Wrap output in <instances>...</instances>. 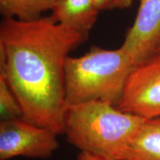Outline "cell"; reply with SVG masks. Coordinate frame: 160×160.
Returning <instances> with one entry per match:
<instances>
[{
  "instance_id": "1",
  "label": "cell",
  "mask_w": 160,
  "mask_h": 160,
  "mask_svg": "<svg viewBox=\"0 0 160 160\" xmlns=\"http://www.w3.org/2000/svg\"><path fill=\"white\" fill-rule=\"evenodd\" d=\"M87 37L50 17L31 21L3 18L0 75L17 97L24 119L58 134L64 133L65 59Z\"/></svg>"
},
{
  "instance_id": "2",
  "label": "cell",
  "mask_w": 160,
  "mask_h": 160,
  "mask_svg": "<svg viewBox=\"0 0 160 160\" xmlns=\"http://www.w3.org/2000/svg\"><path fill=\"white\" fill-rule=\"evenodd\" d=\"M145 120L107 102H89L68 106L64 133L81 152L104 160H125Z\"/></svg>"
},
{
  "instance_id": "3",
  "label": "cell",
  "mask_w": 160,
  "mask_h": 160,
  "mask_svg": "<svg viewBox=\"0 0 160 160\" xmlns=\"http://www.w3.org/2000/svg\"><path fill=\"white\" fill-rule=\"evenodd\" d=\"M135 66L120 48L107 50L93 46L82 57L68 56L64 68L67 107L93 101L117 106Z\"/></svg>"
},
{
  "instance_id": "4",
  "label": "cell",
  "mask_w": 160,
  "mask_h": 160,
  "mask_svg": "<svg viewBox=\"0 0 160 160\" xmlns=\"http://www.w3.org/2000/svg\"><path fill=\"white\" fill-rule=\"evenodd\" d=\"M117 108L144 119L160 117V50L133 68Z\"/></svg>"
},
{
  "instance_id": "5",
  "label": "cell",
  "mask_w": 160,
  "mask_h": 160,
  "mask_svg": "<svg viewBox=\"0 0 160 160\" xmlns=\"http://www.w3.org/2000/svg\"><path fill=\"white\" fill-rule=\"evenodd\" d=\"M58 133L24 119L0 123V160L16 157L47 158L59 148Z\"/></svg>"
},
{
  "instance_id": "6",
  "label": "cell",
  "mask_w": 160,
  "mask_h": 160,
  "mask_svg": "<svg viewBox=\"0 0 160 160\" xmlns=\"http://www.w3.org/2000/svg\"><path fill=\"white\" fill-rule=\"evenodd\" d=\"M135 65L160 50V0H139L135 21L120 47Z\"/></svg>"
},
{
  "instance_id": "7",
  "label": "cell",
  "mask_w": 160,
  "mask_h": 160,
  "mask_svg": "<svg viewBox=\"0 0 160 160\" xmlns=\"http://www.w3.org/2000/svg\"><path fill=\"white\" fill-rule=\"evenodd\" d=\"M99 12L96 0H56L50 18L56 23L88 35Z\"/></svg>"
},
{
  "instance_id": "8",
  "label": "cell",
  "mask_w": 160,
  "mask_h": 160,
  "mask_svg": "<svg viewBox=\"0 0 160 160\" xmlns=\"http://www.w3.org/2000/svg\"><path fill=\"white\" fill-rule=\"evenodd\" d=\"M125 160H160V117L145 120Z\"/></svg>"
},
{
  "instance_id": "9",
  "label": "cell",
  "mask_w": 160,
  "mask_h": 160,
  "mask_svg": "<svg viewBox=\"0 0 160 160\" xmlns=\"http://www.w3.org/2000/svg\"><path fill=\"white\" fill-rule=\"evenodd\" d=\"M56 0H0V12L4 18L31 21L51 11Z\"/></svg>"
},
{
  "instance_id": "10",
  "label": "cell",
  "mask_w": 160,
  "mask_h": 160,
  "mask_svg": "<svg viewBox=\"0 0 160 160\" xmlns=\"http://www.w3.org/2000/svg\"><path fill=\"white\" fill-rule=\"evenodd\" d=\"M0 117L2 121L24 119L23 111L6 79L0 75Z\"/></svg>"
},
{
  "instance_id": "11",
  "label": "cell",
  "mask_w": 160,
  "mask_h": 160,
  "mask_svg": "<svg viewBox=\"0 0 160 160\" xmlns=\"http://www.w3.org/2000/svg\"><path fill=\"white\" fill-rule=\"evenodd\" d=\"M135 0H96L99 11L127 8Z\"/></svg>"
},
{
  "instance_id": "12",
  "label": "cell",
  "mask_w": 160,
  "mask_h": 160,
  "mask_svg": "<svg viewBox=\"0 0 160 160\" xmlns=\"http://www.w3.org/2000/svg\"><path fill=\"white\" fill-rule=\"evenodd\" d=\"M77 160H104V159L97 157H95V156L89 154V153L81 152V153L79 154V156H78Z\"/></svg>"
}]
</instances>
